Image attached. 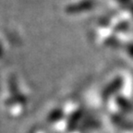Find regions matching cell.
Segmentation results:
<instances>
[]
</instances>
